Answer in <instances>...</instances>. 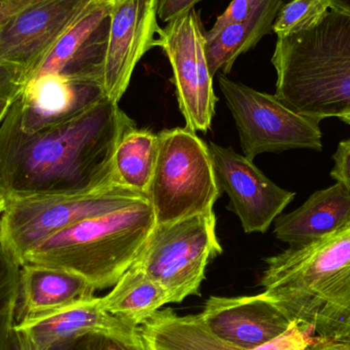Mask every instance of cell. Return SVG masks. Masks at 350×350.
<instances>
[{
  "mask_svg": "<svg viewBox=\"0 0 350 350\" xmlns=\"http://www.w3.org/2000/svg\"><path fill=\"white\" fill-rule=\"evenodd\" d=\"M0 350H34L30 339L24 330L14 328Z\"/></svg>",
  "mask_w": 350,
  "mask_h": 350,
  "instance_id": "cell-29",
  "label": "cell"
},
{
  "mask_svg": "<svg viewBox=\"0 0 350 350\" xmlns=\"http://www.w3.org/2000/svg\"><path fill=\"white\" fill-rule=\"evenodd\" d=\"M263 293L301 330L350 342V222L265 259Z\"/></svg>",
  "mask_w": 350,
  "mask_h": 350,
  "instance_id": "cell-2",
  "label": "cell"
},
{
  "mask_svg": "<svg viewBox=\"0 0 350 350\" xmlns=\"http://www.w3.org/2000/svg\"><path fill=\"white\" fill-rule=\"evenodd\" d=\"M24 83V72L20 68L0 62V104L12 102Z\"/></svg>",
  "mask_w": 350,
  "mask_h": 350,
  "instance_id": "cell-25",
  "label": "cell"
},
{
  "mask_svg": "<svg viewBox=\"0 0 350 350\" xmlns=\"http://www.w3.org/2000/svg\"><path fill=\"white\" fill-rule=\"evenodd\" d=\"M158 135L157 161L147 193L156 224L212 211L221 189L207 144L187 127Z\"/></svg>",
  "mask_w": 350,
  "mask_h": 350,
  "instance_id": "cell-5",
  "label": "cell"
},
{
  "mask_svg": "<svg viewBox=\"0 0 350 350\" xmlns=\"http://www.w3.org/2000/svg\"><path fill=\"white\" fill-rule=\"evenodd\" d=\"M8 199V193H6L5 189H4L3 185H2L1 180H0V215L5 209Z\"/></svg>",
  "mask_w": 350,
  "mask_h": 350,
  "instance_id": "cell-33",
  "label": "cell"
},
{
  "mask_svg": "<svg viewBox=\"0 0 350 350\" xmlns=\"http://www.w3.org/2000/svg\"><path fill=\"white\" fill-rule=\"evenodd\" d=\"M218 85L238 129L243 155L249 160L263 153L295 149H323L321 121L288 108L275 94L253 90L217 74Z\"/></svg>",
  "mask_w": 350,
  "mask_h": 350,
  "instance_id": "cell-8",
  "label": "cell"
},
{
  "mask_svg": "<svg viewBox=\"0 0 350 350\" xmlns=\"http://www.w3.org/2000/svg\"><path fill=\"white\" fill-rule=\"evenodd\" d=\"M135 121L104 98L79 116L37 133L0 121V180L10 196L71 193L117 185L113 155Z\"/></svg>",
  "mask_w": 350,
  "mask_h": 350,
  "instance_id": "cell-1",
  "label": "cell"
},
{
  "mask_svg": "<svg viewBox=\"0 0 350 350\" xmlns=\"http://www.w3.org/2000/svg\"><path fill=\"white\" fill-rule=\"evenodd\" d=\"M302 350H350V342L312 337L308 347Z\"/></svg>",
  "mask_w": 350,
  "mask_h": 350,
  "instance_id": "cell-30",
  "label": "cell"
},
{
  "mask_svg": "<svg viewBox=\"0 0 350 350\" xmlns=\"http://www.w3.org/2000/svg\"><path fill=\"white\" fill-rule=\"evenodd\" d=\"M39 0H0V32L8 21Z\"/></svg>",
  "mask_w": 350,
  "mask_h": 350,
  "instance_id": "cell-28",
  "label": "cell"
},
{
  "mask_svg": "<svg viewBox=\"0 0 350 350\" xmlns=\"http://www.w3.org/2000/svg\"><path fill=\"white\" fill-rule=\"evenodd\" d=\"M205 33L201 16L191 8L168 22L157 37V46L172 66L185 127L193 133L209 131L218 100L206 55Z\"/></svg>",
  "mask_w": 350,
  "mask_h": 350,
  "instance_id": "cell-9",
  "label": "cell"
},
{
  "mask_svg": "<svg viewBox=\"0 0 350 350\" xmlns=\"http://www.w3.org/2000/svg\"><path fill=\"white\" fill-rule=\"evenodd\" d=\"M199 317L214 336L243 350L257 349L294 325L263 292L241 297L212 296Z\"/></svg>",
  "mask_w": 350,
  "mask_h": 350,
  "instance_id": "cell-14",
  "label": "cell"
},
{
  "mask_svg": "<svg viewBox=\"0 0 350 350\" xmlns=\"http://www.w3.org/2000/svg\"><path fill=\"white\" fill-rule=\"evenodd\" d=\"M96 288L81 275L39 265L20 269L14 327L36 322L94 297Z\"/></svg>",
  "mask_w": 350,
  "mask_h": 350,
  "instance_id": "cell-15",
  "label": "cell"
},
{
  "mask_svg": "<svg viewBox=\"0 0 350 350\" xmlns=\"http://www.w3.org/2000/svg\"><path fill=\"white\" fill-rule=\"evenodd\" d=\"M104 98L100 82L44 74L25 82L5 115L24 133H33L68 122Z\"/></svg>",
  "mask_w": 350,
  "mask_h": 350,
  "instance_id": "cell-12",
  "label": "cell"
},
{
  "mask_svg": "<svg viewBox=\"0 0 350 350\" xmlns=\"http://www.w3.org/2000/svg\"><path fill=\"white\" fill-rule=\"evenodd\" d=\"M144 198L119 185L80 193L10 196L0 215V244L21 267L29 251L59 230Z\"/></svg>",
  "mask_w": 350,
  "mask_h": 350,
  "instance_id": "cell-6",
  "label": "cell"
},
{
  "mask_svg": "<svg viewBox=\"0 0 350 350\" xmlns=\"http://www.w3.org/2000/svg\"><path fill=\"white\" fill-rule=\"evenodd\" d=\"M275 96L322 121L350 114V16L329 10L314 28L277 39Z\"/></svg>",
  "mask_w": 350,
  "mask_h": 350,
  "instance_id": "cell-3",
  "label": "cell"
},
{
  "mask_svg": "<svg viewBox=\"0 0 350 350\" xmlns=\"http://www.w3.org/2000/svg\"><path fill=\"white\" fill-rule=\"evenodd\" d=\"M257 4L252 3L250 0H232L224 12L216 18L212 28L209 31H206V42L213 40L226 27L246 20L252 14Z\"/></svg>",
  "mask_w": 350,
  "mask_h": 350,
  "instance_id": "cell-24",
  "label": "cell"
},
{
  "mask_svg": "<svg viewBox=\"0 0 350 350\" xmlns=\"http://www.w3.org/2000/svg\"><path fill=\"white\" fill-rule=\"evenodd\" d=\"M156 226L147 198L126 207L77 222L39 243L23 258L71 271L96 290L113 287L135 263Z\"/></svg>",
  "mask_w": 350,
  "mask_h": 350,
  "instance_id": "cell-4",
  "label": "cell"
},
{
  "mask_svg": "<svg viewBox=\"0 0 350 350\" xmlns=\"http://www.w3.org/2000/svg\"><path fill=\"white\" fill-rule=\"evenodd\" d=\"M250 1L252 2V3L257 4L259 3V2L261 1V0H250Z\"/></svg>",
  "mask_w": 350,
  "mask_h": 350,
  "instance_id": "cell-36",
  "label": "cell"
},
{
  "mask_svg": "<svg viewBox=\"0 0 350 350\" xmlns=\"http://www.w3.org/2000/svg\"><path fill=\"white\" fill-rule=\"evenodd\" d=\"M84 350H146L139 327L131 331H98L85 335Z\"/></svg>",
  "mask_w": 350,
  "mask_h": 350,
  "instance_id": "cell-23",
  "label": "cell"
},
{
  "mask_svg": "<svg viewBox=\"0 0 350 350\" xmlns=\"http://www.w3.org/2000/svg\"><path fill=\"white\" fill-rule=\"evenodd\" d=\"M157 0H113L103 77L111 102H120L137 63L157 47Z\"/></svg>",
  "mask_w": 350,
  "mask_h": 350,
  "instance_id": "cell-11",
  "label": "cell"
},
{
  "mask_svg": "<svg viewBox=\"0 0 350 350\" xmlns=\"http://www.w3.org/2000/svg\"><path fill=\"white\" fill-rule=\"evenodd\" d=\"M275 238L291 247L316 242L350 222V193L341 183L312 193L306 203L275 218Z\"/></svg>",
  "mask_w": 350,
  "mask_h": 350,
  "instance_id": "cell-16",
  "label": "cell"
},
{
  "mask_svg": "<svg viewBox=\"0 0 350 350\" xmlns=\"http://www.w3.org/2000/svg\"><path fill=\"white\" fill-rule=\"evenodd\" d=\"M333 160L334 167L331 172V177L341 183L350 193V139L339 143Z\"/></svg>",
  "mask_w": 350,
  "mask_h": 350,
  "instance_id": "cell-26",
  "label": "cell"
},
{
  "mask_svg": "<svg viewBox=\"0 0 350 350\" xmlns=\"http://www.w3.org/2000/svg\"><path fill=\"white\" fill-rule=\"evenodd\" d=\"M100 299L107 312L133 327L141 326L170 304L165 289L133 265Z\"/></svg>",
  "mask_w": 350,
  "mask_h": 350,
  "instance_id": "cell-19",
  "label": "cell"
},
{
  "mask_svg": "<svg viewBox=\"0 0 350 350\" xmlns=\"http://www.w3.org/2000/svg\"><path fill=\"white\" fill-rule=\"evenodd\" d=\"M137 328L107 312L102 299L94 297L18 329L27 333L34 350H44L57 341L90 332L131 331Z\"/></svg>",
  "mask_w": 350,
  "mask_h": 350,
  "instance_id": "cell-17",
  "label": "cell"
},
{
  "mask_svg": "<svg viewBox=\"0 0 350 350\" xmlns=\"http://www.w3.org/2000/svg\"><path fill=\"white\" fill-rule=\"evenodd\" d=\"M329 10L327 0H292L280 8L273 32L281 38L310 30L323 20Z\"/></svg>",
  "mask_w": 350,
  "mask_h": 350,
  "instance_id": "cell-21",
  "label": "cell"
},
{
  "mask_svg": "<svg viewBox=\"0 0 350 350\" xmlns=\"http://www.w3.org/2000/svg\"><path fill=\"white\" fill-rule=\"evenodd\" d=\"M221 253L212 210L156 224L133 265L165 289L170 304H179L199 295L208 265Z\"/></svg>",
  "mask_w": 350,
  "mask_h": 350,
  "instance_id": "cell-7",
  "label": "cell"
},
{
  "mask_svg": "<svg viewBox=\"0 0 350 350\" xmlns=\"http://www.w3.org/2000/svg\"><path fill=\"white\" fill-rule=\"evenodd\" d=\"M201 1L203 0H157L158 18L162 22H170L191 8H195Z\"/></svg>",
  "mask_w": 350,
  "mask_h": 350,
  "instance_id": "cell-27",
  "label": "cell"
},
{
  "mask_svg": "<svg viewBox=\"0 0 350 350\" xmlns=\"http://www.w3.org/2000/svg\"><path fill=\"white\" fill-rule=\"evenodd\" d=\"M10 103H2V104H0V121L3 118L4 114H5L6 112V109L10 106Z\"/></svg>",
  "mask_w": 350,
  "mask_h": 350,
  "instance_id": "cell-34",
  "label": "cell"
},
{
  "mask_svg": "<svg viewBox=\"0 0 350 350\" xmlns=\"http://www.w3.org/2000/svg\"><path fill=\"white\" fill-rule=\"evenodd\" d=\"M159 135L129 125L119 137L113 155V175L117 185L147 197L156 161Z\"/></svg>",
  "mask_w": 350,
  "mask_h": 350,
  "instance_id": "cell-20",
  "label": "cell"
},
{
  "mask_svg": "<svg viewBox=\"0 0 350 350\" xmlns=\"http://www.w3.org/2000/svg\"><path fill=\"white\" fill-rule=\"evenodd\" d=\"M85 335L57 341V342L49 345V347L44 350H84Z\"/></svg>",
  "mask_w": 350,
  "mask_h": 350,
  "instance_id": "cell-31",
  "label": "cell"
},
{
  "mask_svg": "<svg viewBox=\"0 0 350 350\" xmlns=\"http://www.w3.org/2000/svg\"><path fill=\"white\" fill-rule=\"evenodd\" d=\"M331 10L350 16V0H327Z\"/></svg>",
  "mask_w": 350,
  "mask_h": 350,
  "instance_id": "cell-32",
  "label": "cell"
},
{
  "mask_svg": "<svg viewBox=\"0 0 350 350\" xmlns=\"http://www.w3.org/2000/svg\"><path fill=\"white\" fill-rule=\"evenodd\" d=\"M341 121H343V122L347 123V124L350 125V114L349 115H345V116L340 117Z\"/></svg>",
  "mask_w": 350,
  "mask_h": 350,
  "instance_id": "cell-35",
  "label": "cell"
},
{
  "mask_svg": "<svg viewBox=\"0 0 350 350\" xmlns=\"http://www.w3.org/2000/svg\"><path fill=\"white\" fill-rule=\"evenodd\" d=\"M20 269L12 253L0 244V349L14 328Z\"/></svg>",
  "mask_w": 350,
  "mask_h": 350,
  "instance_id": "cell-22",
  "label": "cell"
},
{
  "mask_svg": "<svg viewBox=\"0 0 350 350\" xmlns=\"http://www.w3.org/2000/svg\"><path fill=\"white\" fill-rule=\"evenodd\" d=\"M220 189L230 198L246 234L267 232L278 216L293 201L295 193L282 189L254 163L232 148L208 144Z\"/></svg>",
  "mask_w": 350,
  "mask_h": 350,
  "instance_id": "cell-10",
  "label": "cell"
},
{
  "mask_svg": "<svg viewBox=\"0 0 350 350\" xmlns=\"http://www.w3.org/2000/svg\"><path fill=\"white\" fill-rule=\"evenodd\" d=\"M90 0H39L0 32V62L16 66L25 81L65 34Z\"/></svg>",
  "mask_w": 350,
  "mask_h": 350,
  "instance_id": "cell-13",
  "label": "cell"
},
{
  "mask_svg": "<svg viewBox=\"0 0 350 350\" xmlns=\"http://www.w3.org/2000/svg\"><path fill=\"white\" fill-rule=\"evenodd\" d=\"M284 0H261L252 14L241 22L224 28L213 40L206 42V55L212 77L230 73L239 57L251 51L273 31Z\"/></svg>",
  "mask_w": 350,
  "mask_h": 350,
  "instance_id": "cell-18",
  "label": "cell"
}]
</instances>
